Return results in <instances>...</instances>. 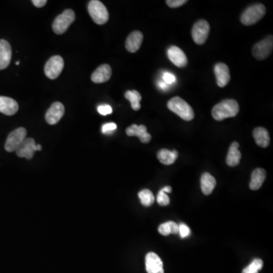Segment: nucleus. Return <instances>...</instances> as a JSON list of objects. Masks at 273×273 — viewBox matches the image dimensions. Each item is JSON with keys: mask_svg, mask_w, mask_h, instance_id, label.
<instances>
[{"mask_svg": "<svg viewBox=\"0 0 273 273\" xmlns=\"http://www.w3.org/2000/svg\"><path fill=\"white\" fill-rule=\"evenodd\" d=\"M239 105L234 100H224L214 105L212 116L216 121H222L228 118L234 117L239 112Z\"/></svg>", "mask_w": 273, "mask_h": 273, "instance_id": "f257e3e1", "label": "nucleus"}, {"mask_svg": "<svg viewBox=\"0 0 273 273\" xmlns=\"http://www.w3.org/2000/svg\"><path fill=\"white\" fill-rule=\"evenodd\" d=\"M167 107L169 110L178 115L183 120L189 122L193 120L194 118V112L192 107L181 97L171 98L167 104Z\"/></svg>", "mask_w": 273, "mask_h": 273, "instance_id": "f03ea898", "label": "nucleus"}, {"mask_svg": "<svg viewBox=\"0 0 273 273\" xmlns=\"http://www.w3.org/2000/svg\"><path fill=\"white\" fill-rule=\"evenodd\" d=\"M266 11V7L263 4L257 3L251 5L241 15V23L247 26L256 24L264 17Z\"/></svg>", "mask_w": 273, "mask_h": 273, "instance_id": "7ed1b4c3", "label": "nucleus"}, {"mask_svg": "<svg viewBox=\"0 0 273 273\" xmlns=\"http://www.w3.org/2000/svg\"><path fill=\"white\" fill-rule=\"evenodd\" d=\"M88 12L93 21L97 24H104L109 20V12L104 3L98 0H92L88 3Z\"/></svg>", "mask_w": 273, "mask_h": 273, "instance_id": "20e7f679", "label": "nucleus"}, {"mask_svg": "<svg viewBox=\"0 0 273 273\" xmlns=\"http://www.w3.org/2000/svg\"><path fill=\"white\" fill-rule=\"evenodd\" d=\"M75 20V13L71 9L64 10L61 15L55 19L53 23V30L56 34L66 32L68 27Z\"/></svg>", "mask_w": 273, "mask_h": 273, "instance_id": "39448f33", "label": "nucleus"}, {"mask_svg": "<svg viewBox=\"0 0 273 273\" xmlns=\"http://www.w3.org/2000/svg\"><path fill=\"white\" fill-rule=\"evenodd\" d=\"M273 49V37L270 35L254 45L252 54L257 60H266L271 54Z\"/></svg>", "mask_w": 273, "mask_h": 273, "instance_id": "423d86ee", "label": "nucleus"}, {"mask_svg": "<svg viewBox=\"0 0 273 273\" xmlns=\"http://www.w3.org/2000/svg\"><path fill=\"white\" fill-rule=\"evenodd\" d=\"M210 27L209 23L204 19L197 21L192 28L191 35L193 41L197 45L204 44L209 36Z\"/></svg>", "mask_w": 273, "mask_h": 273, "instance_id": "0eeeda50", "label": "nucleus"}, {"mask_svg": "<svg viewBox=\"0 0 273 273\" xmlns=\"http://www.w3.org/2000/svg\"><path fill=\"white\" fill-rule=\"evenodd\" d=\"M27 130L24 127H19L9 134L5 142V149L6 151H16L21 144L26 139Z\"/></svg>", "mask_w": 273, "mask_h": 273, "instance_id": "6e6552de", "label": "nucleus"}, {"mask_svg": "<svg viewBox=\"0 0 273 273\" xmlns=\"http://www.w3.org/2000/svg\"><path fill=\"white\" fill-rule=\"evenodd\" d=\"M64 68V60L60 56H52L44 67L45 75L49 79H56L60 76Z\"/></svg>", "mask_w": 273, "mask_h": 273, "instance_id": "1a4fd4ad", "label": "nucleus"}, {"mask_svg": "<svg viewBox=\"0 0 273 273\" xmlns=\"http://www.w3.org/2000/svg\"><path fill=\"white\" fill-rule=\"evenodd\" d=\"M64 114V106L62 103L56 102L52 104L46 112L45 119L50 126H54L60 122Z\"/></svg>", "mask_w": 273, "mask_h": 273, "instance_id": "9d476101", "label": "nucleus"}, {"mask_svg": "<svg viewBox=\"0 0 273 273\" xmlns=\"http://www.w3.org/2000/svg\"><path fill=\"white\" fill-rule=\"evenodd\" d=\"M36 151H38V147L33 138H26L16 150L19 157L26 158L27 160H31Z\"/></svg>", "mask_w": 273, "mask_h": 273, "instance_id": "9b49d317", "label": "nucleus"}, {"mask_svg": "<svg viewBox=\"0 0 273 273\" xmlns=\"http://www.w3.org/2000/svg\"><path fill=\"white\" fill-rule=\"evenodd\" d=\"M170 61L179 68H184L188 64V58L183 50L176 46H171L167 50Z\"/></svg>", "mask_w": 273, "mask_h": 273, "instance_id": "f8f14e48", "label": "nucleus"}, {"mask_svg": "<svg viewBox=\"0 0 273 273\" xmlns=\"http://www.w3.org/2000/svg\"><path fill=\"white\" fill-rule=\"evenodd\" d=\"M214 72L216 77V82L219 87H225L230 81V71L227 64L219 63L215 64Z\"/></svg>", "mask_w": 273, "mask_h": 273, "instance_id": "ddd939ff", "label": "nucleus"}, {"mask_svg": "<svg viewBox=\"0 0 273 273\" xmlns=\"http://www.w3.org/2000/svg\"><path fill=\"white\" fill-rule=\"evenodd\" d=\"M145 262L147 273H164L163 261L156 253L153 252L148 253Z\"/></svg>", "mask_w": 273, "mask_h": 273, "instance_id": "4468645a", "label": "nucleus"}, {"mask_svg": "<svg viewBox=\"0 0 273 273\" xmlns=\"http://www.w3.org/2000/svg\"><path fill=\"white\" fill-rule=\"evenodd\" d=\"M126 134L129 137H138L140 141L144 144H147L151 141V135L147 132V128L144 125L139 126L134 124L131 125L126 129Z\"/></svg>", "mask_w": 273, "mask_h": 273, "instance_id": "2eb2a0df", "label": "nucleus"}, {"mask_svg": "<svg viewBox=\"0 0 273 273\" xmlns=\"http://www.w3.org/2000/svg\"><path fill=\"white\" fill-rule=\"evenodd\" d=\"M12 54L10 43L5 40H0V70L5 69L9 66Z\"/></svg>", "mask_w": 273, "mask_h": 273, "instance_id": "dca6fc26", "label": "nucleus"}, {"mask_svg": "<svg viewBox=\"0 0 273 273\" xmlns=\"http://www.w3.org/2000/svg\"><path fill=\"white\" fill-rule=\"evenodd\" d=\"M112 76V68L109 64H101L91 75L92 82L96 84H102L108 82Z\"/></svg>", "mask_w": 273, "mask_h": 273, "instance_id": "f3484780", "label": "nucleus"}, {"mask_svg": "<svg viewBox=\"0 0 273 273\" xmlns=\"http://www.w3.org/2000/svg\"><path fill=\"white\" fill-rule=\"evenodd\" d=\"M143 40H144V35L141 31H133L129 34L126 40V49L129 53H136L141 48Z\"/></svg>", "mask_w": 273, "mask_h": 273, "instance_id": "a211bd4d", "label": "nucleus"}, {"mask_svg": "<svg viewBox=\"0 0 273 273\" xmlns=\"http://www.w3.org/2000/svg\"><path fill=\"white\" fill-rule=\"evenodd\" d=\"M19 106L16 100L10 97L0 96V112L6 116H13L19 111Z\"/></svg>", "mask_w": 273, "mask_h": 273, "instance_id": "6ab92c4d", "label": "nucleus"}, {"mask_svg": "<svg viewBox=\"0 0 273 273\" xmlns=\"http://www.w3.org/2000/svg\"><path fill=\"white\" fill-rule=\"evenodd\" d=\"M239 144L238 142H233L229 147L226 157V163L230 167H234L239 164L241 159V153L239 149Z\"/></svg>", "mask_w": 273, "mask_h": 273, "instance_id": "aec40b11", "label": "nucleus"}, {"mask_svg": "<svg viewBox=\"0 0 273 273\" xmlns=\"http://www.w3.org/2000/svg\"><path fill=\"white\" fill-rule=\"evenodd\" d=\"M253 138L256 141V145L261 147L266 148L269 146L270 143V137L268 131L265 127H258L253 130Z\"/></svg>", "mask_w": 273, "mask_h": 273, "instance_id": "412c9836", "label": "nucleus"}, {"mask_svg": "<svg viewBox=\"0 0 273 273\" xmlns=\"http://www.w3.org/2000/svg\"><path fill=\"white\" fill-rule=\"evenodd\" d=\"M266 171L263 168H256L251 175L250 189L253 190L260 189L266 179Z\"/></svg>", "mask_w": 273, "mask_h": 273, "instance_id": "4be33fe9", "label": "nucleus"}, {"mask_svg": "<svg viewBox=\"0 0 273 273\" xmlns=\"http://www.w3.org/2000/svg\"><path fill=\"white\" fill-rule=\"evenodd\" d=\"M201 184V190L205 195H210L212 193V190L216 185V181L215 178L208 172L203 174L200 180Z\"/></svg>", "mask_w": 273, "mask_h": 273, "instance_id": "5701e85b", "label": "nucleus"}, {"mask_svg": "<svg viewBox=\"0 0 273 273\" xmlns=\"http://www.w3.org/2000/svg\"><path fill=\"white\" fill-rule=\"evenodd\" d=\"M178 156V151L175 149L172 151H170L167 149H162L157 153L158 160L164 165L173 164Z\"/></svg>", "mask_w": 273, "mask_h": 273, "instance_id": "b1692460", "label": "nucleus"}, {"mask_svg": "<svg viewBox=\"0 0 273 273\" xmlns=\"http://www.w3.org/2000/svg\"><path fill=\"white\" fill-rule=\"evenodd\" d=\"M125 97L129 100L131 104V107L134 110L138 111L141 109V103L142 100L141 93L137 90H127L125 93Z\"/></svg>", "mask_w": 273, "mask_h": 273, "instance_id": "393cba45", "label": "nucleus"}, {"mask_svg": "<svg viewBox=\"0 0 273 273\" xmlns=\"http://www.w3.org/2000/svg\"><path fill=\"white\" fill-rule=\"evenodd\" d=\"M159 232L162 235L168 236L170 234H178L179 229H178V225L174 222H167L160 225L159 227Z\"/></svg>", "mask_w": 273, "mask_h": 273, "instance_id": "a878e982", "label": "nucleus"}, {"mask_svg": "<svg viewBox=\"0 0 273 273\" xmlns=\"http://www.w3.org/2000/svg\"><path fill=\"white\" fill-rule=\"evenodd\" d=\"M138 197L141 200V204L145 207L151 206L155 201V197L153 193L151 190H148V189H145V190L140 191L138 193Z\"/></svg>", "mask_w": 273, "mask_h": 273, "instance_id": "bb28decb", "label": "nucleus"}, {"mask_svg": "<svg viewBox=\"0 0 273 273\" xmlns=\"http://www.w3.org/2000/svg\"><path fill=\"white\" fill-rule=\"evenodd\" d=\"M263 267V260L260 259H255L253 261L243 270L242 273H259Z\"/></svg>", "mask_w": 273, "mask_h": 273, "instance_id": "cd10ccee", "label": "nucleus"}, {"mask_svg": "<svg viewBox=\"0 0 273 273\" xmlns=\"http://www.w3.org/2000/svg\"><path fill=\"white\" fill-rule=\"evenodd\" d=\"M156 200H157L158 204H160V206H167L170 203L169 197H168L167 193L163 192L162 190H160L159 193H158Z\"/></svg>", "mask_w": 273, "mask_h": 273, "instance_id": "c85d7f7f", "label": "nucleus"}, {"mask_svg": "<svg viewBox=\"0 0 273 273\" xmlns=\"http://www.w3.org/2000/svg\"><path fill=\"white\" fill-rule=\"evenodd\" d=\"M178 229H179V232H178V234H180L181 238H187L188 236L190 235V230L189 226H187V225L184 224V223H181V224L178 226Z\"/></svg>", "mask_w": 273, "mask_h": 273, "instance_id": "c756f323", "label": "nucleus"}, {"mask_svg": "<svg viewBox=\"0 0 273 273\" xmlns=\"http://www.w3.org/2000/svg\"><path fill=\"white\" fill-rule=\"evenodd\" d=\"M116 128H117V126H116V123H107V124L104 125L102 127V132L104 134H109L113 132L114 131H116Z\"/></svg>", "mask_w": 273, "mask_h": 273, "instance_id": "7c9ffc66", "label": "nucleus"}, {"mask_svg": "<svg viewBox=\"0 0 273 273\" xmlns=\"http://www.w3.org/2000/svg\"><path fill=\"white\" fill-rule=\"evenodd\" d=\"M187 2H188L187 0H167L166 1V3L170 8H178V7L185 5Z\"/></svg>", "mask_w": 273, "mask_h": 273, "instance_id": "2f4dec72", "label": "nucleus"}, {"mask_svg": "<svg viewBox=\"0 0 273 273\" xmlns=\"http://www.w3.org/2000/svg\"><path fill=\"white\" fill-rule=\"evenodd\" d=\"M97 110H98L99 113L102 116H106V115H109L112 112V107L109 105H100Z\"/></svg>", "mask_w": 273, "mask_h": 273, "instance_id": "473e14b6", "label": "nucleus"}, {"mask_svg": "<svg viewBox=\"0 0 273 273\" xmlns=\"http://www.w3.org/2000/svg\"><path fill=\"white\" fill-rule=\"evenodd\" d=\"M163 79H164L165 83L167 84H171L175 82V78L173 75L167 72L165 73L163 75Z\"/></svg>", "mask_w": 273, "mask_h": 273, "instance_id": "72a5a7b5", "label": "nucleus"}, {"mask_svg": "<svg viewBox=\"0 0 273 273\" xmlns=\"http://www.w3.org/2000/svg\"><path fill=\"white\" fill-rule=\"evenodd\" d=\"M32 3L38 8H42L47 3L46 0H33Z\"/></svg>", "mask_w": 273, "mask_h": 273, "instance_id": "f704fd0d", "label": "nucleus"}, {"mask_svg": "<svg viewBox=\"0 0 273 273\" xmlns=\"http://www.w3.org/2000/svg\"><path fill=\"white\" fill-rule=\"evenodd\" d=\"M161 190H163V192H165V193H171V188L170 186H166V187H164V188H163V189H161Z\"/></svg>", "mask_w": 273, "mask_h": 273, "instance_id": "c9c22d12", "label": "nucleus"}, {"mask_svg": "<svg viewBox=\"0 0 273 273\" xmlns=\"http://www.w3.org/2000/svg\"><path fill=\"white\" fill-rule=\"evenodd\" d=\"M167 84L166 83H160V87H161L162 88H167Z\"/></svg>", "mask_w": 273, "mask_h": 273, "instance_id": "e433bc0d", "label": "nucleus"}, {"mask_svg": "<svg viewBox=\"0 0 273 273\" xmlns=\"http://www.w3.org/2000/svg\"><path fill=\"white\" fill-rule=\"evenodd\" d=\"M37 147H38V151H41V149H42V146L41 145H37Z\"/></svg>", "mask_w": 273, "mask_h": 273, "instance_id": "4c0bfd02", "label": "nucleus"}, {"mask_svg": "<svg viewBox=\"0 0 273 273\" xmlns=\"http://www.w3.org/2000/svg\"><path fill=\"white\" fill-rule=\"evenodd\" d=\"M16 64H17V65H19V62H17V63H16Z\"/></svg>", "mask_w": 273, "mask_h": 273, "instance_id": "58836bf2", "label": "nucleus"}]
</instances>
